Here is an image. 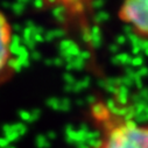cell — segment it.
<instances>
[{"label":"cell","mask_w":148,"mask_h":148,"mask_svg":"<svg viewBox=\"0 0 148 148\" xmlns=\"http://www.w3.org/2000/svg\"><path fill=\"white\" fill-rule=\"evenodd\" d=\"M99 148H148V126H138L135 120H123L108 127Z\"/></svg>","instance_id":"1"},{"label":"cell","mask_w":148,"mask_h":148,"mask_svg":"<svg viewBox=\"0 0 148 148\" xmlns=\"http://www.w3.org/2000/svg\"><path fill=\"white\" fill-rule=\"evenodd\" d=\"M119 19L142 39H148V0H123Z\"/></svg>","instance_id":"2"},{"label":"cell","mask_w":148,"mask_h":148,"mask_svg":"<svg viewBox=\"0 0 148 148\" xmlns=\"http://www.w3.org/2000/svg\"><path fill=\"white\" fill-rule=\"evenodd\" d=\"M13 28L7 16L0 12V78L6 75L13 60Z\"/></svg>","instance_id":"3"},{"label":"cell","mask_w":148,"mask_h":148,"mask_svg":"<svg viewBox=\"0 0 148 148\" xmlns=\"http://www.w3.org/2000/svg\"><path fill=\"white\" fill-rule=\"evenodd\" d=\"M36 146H38L39 148H47V147L50 146V143L48 142V140L45 136L40 135V136L36 138Z\"/></svg>","instance_id":"4"},{"label":"cell","mask_w":148,"mask_h":148,"mask_svg":"<svg viewBox=\"0 0 148 148\" xmlns=\"http://www.w3.org/2000/svg\"><path fill=\"white\" fill-rule=\"evenodd\" d=\"M8 143H10V141L7 139H0V146H1L3 148H7Z\"/></svg>","instance_id":"5"},{"label":"cell","mask_w":148,"mask_h":148,"mask_svg":"<svg viewBox=\"0 0 148 148\" xmlns=\"http://www.w3.org/2000/svg\"><path fill=\"white\" fill-rule=\"evenodd\" d=\"M77 148H90L85 142H82V143H78V146H77Z\"/></svg>","instance_id":"6"},{"label":"cell","mask_w":148,"mask_h":148,"mask_svg":"<svg viewBox=\"0 0 148 148\" xmlns=\"http://www.w3.org/2000/svg\"><path fill=\"white\" fill-rule=\"evenodd\" d=\"M7 148H15V147H7Z\"/></svg>","instance_id":"7"}]
</instances>
